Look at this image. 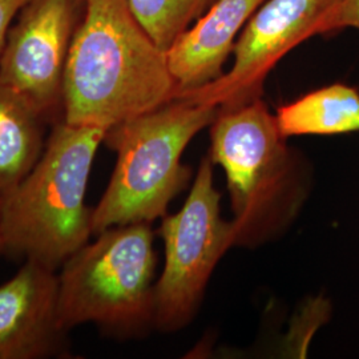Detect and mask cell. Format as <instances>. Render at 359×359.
Masks as SVG:
<instances>
[{
	"label": "cell",
	"instance_id": "2e32d148",
	"mask_svg": "<svg viewBox=\"0 0 359 359\" xmlns=\"http://www.w3.org/2000/svg\"><path fill=\"white\" fill-rule=\"evenodd\" d=\"M0 209H1V196H0ZM6 250L4 248V241H3V236H1V229H0V255Z\"/></svg>",
	"mask_w": 359,
	"mask_h": 359
},
{
	"label": "cell",
	"instance_id": "5bb4252c",
	"mask_svg": "<svg viewBox=\"0 0 359 359\" xmlns=\"http://www.w3.org/2000/svg\"><path fill=\"white\" fill-rule=\"evenodd\" d=\"M345 28L359 29V0H338L322 20L320 35Z\"/></svg>",
	"mask_w": 359,
	"mask_h": 359
},
{
	"label": "cell",
	"instance_id": "7a4b0ae2",
	"mask_svg": "<svg viewBox=\"0 0 359 359\" xmlns=\"http://www.w3.org/2000/svg\"><path fill=\"white\" fill-rule=\"evenodd\" d=\"M105 133L97 127L55 123L36 165L1 197L6 250L56 270L88 244L93 233L86 193Z\"/></svg>",
	"mask_w": 359,
	"mask_h": 359
},
{
	"label": "cell",
	"instance_id": "277c9868",
	"mask_svg": "<svg viewBox=\"0 0 359 359\" xmlns=\"http://www.w3.org/2000/svg\"><path fill=\"white\" fill-rule=\"evenodd\" d=\"M62 265L59 323L65 332L95 323L130 334L154 323V231L149 222L114 226L97 234Z\"/></svg>",
	"mask_w": 359,
	"mask_h": 359
},
{
	"label": "cell",
	"instance_id": "5b68a950",
	"mask_svg": "<svg viewBox=\"0 0 359 359\" xmlns=\"http://www.w3.org/2000/svg\"><path fill=\"white\" fill-rule=\"evenodd\" d=\"M210 160L226 173L236 243L259 241L299 205L295 163L276 116L262 100L219 109Z\"/></svg>",
	"mask_w": 359,
	"mask_h": 359
},
{
	"label": "cell",
	"instance_id": "3957f363",
	"mask_svg": "<svg viewBox=\"0 0 359 359\" xmlns=\"http://www.w3.org/2000/svg\"><path fill=\"white\" fill-rule=\"evenodd\" d=\"M218 112L215 104L175 99L108 129L104 142L117 161L107 191L92 209V233L167 216L169 203L191 179L181 156Z\"/></svg>",
	"mask_w": 359,
	"mask_h": 359
},
{
	"label": "cell",
	"instance_id": "8992f818",
	"mask_svg": "<svg viewBox=\"0 0 359 359\" xmlns=\"http://www.w3.org/2000/svg\"><path fill=\"white\" fill-rule=\"evenodd\" d=\"M219 193L208 156L197 170L182 209L164 216L160 234L165 265L154 287V325L176 330L192 317L210 274L225 250L236 244L233 222L219 213Z\"/></svg>",
	"mask_w": 359,
	"mask_h": 359
},
{
	"label": "cell",
	"instance_id": "6da1fadb",
	"mask_svg": "<svg viewBox=\"0 0 359 359\" xmlns=\"http://www.w3.org/2000/svg\"><path fill=\"white\" fill-rule=\"evenodd\" d=\"M167 51L127 0H84L63 81V121L105 130L175 100Z\"/></svg>",
	"mask_w": 359,
	"mask_h": 359
},
{
	"label": "cell",
	"instance_id": "8fae6325",
	"mask_svg": "<svg viewBox=\"0 0 359 359\" xmlns=\"http://www.w3.org/2000/svg\"><path fill=\"white\" fill-rule=\"evenodd\" d=\"M44 117L0 80V196H6L36 165L44 152Z\"/></svg>",
	"mask_w": 359,
	"mask_h": 359
},
{
	"label": "cell",
	"instance_id": "9c48e42d",
	"mask_svg": "<svg viewBox=\"0 0 359 359\" xmlns=\"http://www.w3.org/2000/svg\"><path fill=\"white\" fill-rule=\"evenodd\" d=\"M59 276L34 259L0 286V359H41L68 354L59 323Z\"/></svg>",
	"mask_w": 359,
	"mask_h": 359
},
{
	"label": "cell",
	"instance_id": "7c38bea8",
	"mask_svg": "<svg viewBox=\"0 0 359 359\" xmlns=\"http://www.w3.org/2000/svg\"><path fill=\"white\" fill-rule=\"evenodd\" d=\"M277 126L287 139L304 135H342L359 130V92L346 84L313 90L277 109Z\"/></svg>",
	"mask_w": 359,
	"mask_h": 359
},
{
	"label": "cell",
	"instance_id": "ba28073f",
	"mask_svg": "<svg viewBox=\"0 0 359 359\" xmlns=\"http://www.w3.org/2000/svg\"><path fill=\"white\" fill-rule=\"evenodd\" d=\"M338 0H265L237 40L229 72L200 90L181 95L219 109L234 108L259 97L270 69L295 46L320 35L325 16Z\"/></svg>",
	"mask_w": 359,
	"mask_h": 359
},
{
	"label": "cell",
	"instance_id": "4fadbf2b",
	"mask_svg": "<svg viewBox=\"0 0 359 359\" xmlns=\"http://www.w3.org/2000/svg\"><path fill=\"white\" fill-rule=\"evenodd\" d=\"M215 0H127L144 29L164 51Z\"/></svg>",
	"mask_w": 359,
	"mask_h": 359
},
{
	"label": "cell",
	"instance_id": "52a82bcc",
	"mask_svg": "<svg viewBox=\"0 0 359 359\" xmlns=\"http://www.w3.org/2000/svg\"><path fill=\"white\" fill-rule=\"evenodd\" d=\"M84 0H27L0 56V80L46 121L62 115L63 81Z\"/></svg>",
	"mask_w": 359,
	"mask_h": 359
},
{
	"label": "cell",
	"instance_id": "30bf717a",
	"mask_svg": "<svg viewBox=\"0 0 359 359\" xmlns=\"http://www.w3.org/2000/svg\"><path fill=\"white\" fill-rule=\"evenodd\" d=\"M265 0H215L167 50L169 71L177 96L200 90L224 75V63L234 50V40Z\"/></svg>",
	"mask_w": 359,
	"mask_h": 359
},
{
	"label": "cell",
	"instance_id": "9a60e30c",
	"mask_svg": "<svg viewBox=\"0 0 359 359\" xmlns=\"http://www.w3.org/2000/svg\"><path fill=\"white\" fill-rule=\"evenodd\" d=\"M27 0H0V56L6 46L10 28Z\"/></svg>",
	"mask_w": 359,
	"mask_h": 359
}]
</instances>
